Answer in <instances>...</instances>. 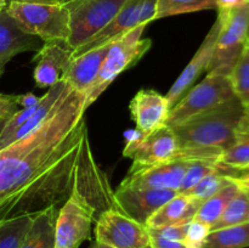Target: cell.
<instances>
[{
	"label": "cell",
	"instance_id": "1",
	"mask_svg": "<svg viewBox=\"0 0 249 248\" xmlns=\"http://www.w3.org/2000/svg\"><path fill=\"white\" fill-rule=\"evenodd\" d=\"M85 95L67 83L48 118L0 150V221L65 203L90 158Z\"/></svg>",
	"mask_w": 249,
	"mask_h": 248
},
{
	"label": "cell",
	"instance_id": "2",
	"mask_svg": "<svg viewBox=\"0 0 249 248\" xmlns=\"http://www.w3.org/2000/svg\"><path fill=\"white\" fill-rule=\"evenodd\" d=\"M243 113L245 107L235 97L172 128L179 141L174 160H207L219 164L220 156L235 142Z\"/></svg>",
	"mask_w": 249,
	"mask_h": 248
},
{
	"label": "cell",
	"instance_id": "3",
	"mask_svg": "<svg viewBox=\"0 0 249 248\" xmlns=\"http://www.w3.org/2000/svg\"><path fill=\"white\" fill-rule=\"evenodd\" d=\"M6 12L26 33L41 40H67L71 35L70 10L60 2H10Z\"/></svg>",
	"mask_w": 249,
	"mask_h": 248
},
{
	"label": "cell",
	"instance_id": "4",
	"mask_svg": "<svg viewBox=\"0 0 249 248\" xmlns=\"http://www.w3.org/2000/svg\"><path fill=\"white\" fill-rule=\"evenodd\" d=\"M145 27L146 26H138L112 41L111 48L102 63L99 75L85 97L87 108L99 99L100 95L111 85V83L122 72L136 65L142 58V56L150 50L152 45L151 39L141 38Z\"/></svg>",
	"mask_w": 249,
	"mask_h": 248
},
{
	"label": "cell",
	"instance_id": "5",
	"mask_svg": "<svg viewBox=\"0 0 249 248\" xmlns=\"http://www.w3.org/2000/svg\"><path fill=\"white\" fill-rule=\"evenodd\" d=\"M235 97L229 75L208 72L201 83L192 87L184 97L170 108L165 124L174 128L192 117L211 111Z\"/></svg>",
	"mask_w": 249,
	"mask_h": 248
},
{
	"label": "cell",
	"instance_id": "6",
	"mask_svg": "<svg viewBox=\"0 0 249 248\" xmlns=\"http://www.w3.org/2000/svg\"><path fill=\"white\" fill-rule=\"evenodd\" d=\"M220 31L208 72L230 74L248 38L249 4L236 9L219 10Z\"/></svg>",
	"mask_w": 249,
	"mask_h": 248
},
{
	"label": "cell",
	"instance_id": "7",
	"mask_svg": "<svg viewBox=\"0 0 249 248\" xmlns=\"http://www.w3.org/2000/svg\"><path fill=\"white\" fill-rule=\"evenodd\" d=\"M125 138L126 145L123 150V156L133 159L129 173L174 160L179 151L177 135L167 124L147 135H141L135 129L128 131Z\"/></svg>",
	"mask_w": 249,
	"mask_h": 248
},
{
	"label": "cell",
	"instance_id": "8",
	"mask_svg": "<svg viewBox=\"0 0 249 248\" xmlns=\"http://www.w3.org/2000/svg\"><path fill=\"white\" fill-rule=\"evenodd\" d=\"M94 204L88 199L79 186L75 187L56 218L53 248H79L88 240L94 220Z\"/></svg>",
	"mask_w": 249,
	"mask_h": 248
},
{
	"label": "cell",
	"instance_id": "9",
	"mask_svg": "<svg viewBox=\"0 0 249 248\" xmlns=\"http://www.w3.org/2000/svg\"><path fill=\"white\" fill-rule=\"evenodd\" d=\"M128 0H73L70 10L71 35L68 43L79 48L108 26Z\"/></svg>",
	"mask_w": 249,
	"mask_h": 248
},
{
	"label": "cell",
	"instance_id": "10",
	"mask_svg": "<svg viewBox=\"0 0 249 248\" xmlns=\"http://www.w3.org/2000/svg\"><path fill=\"white\" fill-rule=\"evenodd\" d=\"M95 242L112 248H147L150 247V232L146 225L116 207H111L97 218Z\"/></svg>",
	"mask_w": 249,
	"mask_h": 248
},
{
	"label": "cell",
	"instance_id": "11",
	"mask_svg": "<svg viewBox=\"0 0 249 248\" xmlns=\"http://www.w3.org/2000/svg\"><path fill=\"white\" fill-rule=\"evenodd\" d=\"M177 194L179 192L174 190L133 189L119 185L113 198L119 211L146 225L148 219Z\"/></svg>",
	"mask_w": 249,
	"mask_h": 248
},
{
	"label": "cell",
	"instance_id": "12",
	"mask_svg": "<svg viewBox=\"0 0 249 248\" xmlns=\"http://www.w3.org/2000/svg\"><path fill=\"white\" fill-rule=\"evenodd\" d=\"M74 49L67 40L45 41L36 51L34 60V80L39 88H50L63 80L68 65L72 60Z\"/></svg>",
	"mask_w": 249,
	"mask_h": 248
},
{
	"label": "cell",
	"instance_id": "13",
	"mask_svg": "<svg viewBox=\"0 0 249 248\" xmlns=\"http://www.w3.org/2000/svg\"><path fill=\"white\" fill-rule=\"evenodd\" d=\"M219 31H220V19L216 17V21L214 22L213 27L208 32L204 40L202 41L197 53H195V56L190 61L189 65L185 67V70L182 71L179 78L175 80V83L172 85L168 94L165 95L170 108L174 107L181 97H184V95L191 89L195 82L198 79L199 75L204 71H208L212 58H213L214 50H215Z\"/></svg>",
	"mask_w": 249,
	"mask_h": 248
},
{
	"label": "cell",
	"instance_id": "14",
	"mask_svg": "<svg viewBox=\"0 0 249 248\" xmlns=\"http://www.w3.org/2000/svg\"><path fill=\"white\" fill-rule=\"evenodd\" d=\"M189 160H170L146 169L128 173L121 186L133 189L174 190L179 192Z\"/></svg>",
	"mask_w": 249,
	"mask_h": 248
},
{
	"label": "cell",
	"instance_id": "15",
	"mask_svg": "<svg viewBox=\"0 0 249 248\" xmlns=\"http://www.w3.org/2000/svg\"><path fill=\"white\" fill-rule=\"evenodd\" d=\"M129 109L136 130L141 135H147L164 125L170 106L164 95L152 89H142L133 97Z\"/></svg>",
	"mask_w": 249,
	"mask_h": 248
},
{
	"label": "cell",
	"instance_id": "16",
	"mask_svg": "<svg viewBox=\"0 0 249 248\" xmlns=\"http://www.w3.org/2000/svg\"><path fill=\"white\" fill-rule=\"evenodd\" d=\"M143 1L145 0H128L118 12V15L114 17L113 21L108 26L105 27L101 32H99L96 35L92 36L90 40L75 49L72 57L82 55L91 49L112 43L116 38L128 33L129 31L136 28L138 26H146L142 22Z\"/></svg>",
	"mask_w": 249,
	"mask_h": 248
},
{
	"label": "cell",
	"instance_id": "17",
	"mask_svg": "<svg viewBox=\"0 0 249 248\" xmlns=\"http://www.w3.org/2000/svg\"><path fill=\"white\" fill-rule=\"evenodd\" d=\"M109 48L111 43L72 57L63 75V80H66L75 91L82 92L87 97L88 92L99 75Z\"/></svg>",
	"mask_w": 249,
	"mask_h": 248
},
{
	"label": "cell",
	"instance_id": "18",
	"mask_svg": "<svg viewBox=\"0 0 249 248\" xmlns=\"http://www.w3.org/2000/svg\"><path fill=\"white\" fill-rule=\"evenodd\" d=\"M44 41L26 33L6 12H0V78L6 63L16 55L26 51H39Z\"/></svg>",
	"mask_w": 249,
	"mask_h": 248
},
{
	"label": "cell",
	"instance_id": "19",
	"mask_svg": "<svg viewBox=\"0 0 249 248\" xmlns=\"http://www.w3.org/2000/svg\"><path fill=\"white\" fill-rule=\"evenodd\" d=\"M202 202L203 201L190 195L177 194L148 219L146 226L162 228V226L190 224L196 216Z\"/></svg>",
	"mask_w": 249,
	"mask_h": 248
},
{
	"label": "cell",
	"instance_id": "20",
	"mask_svg": "<svg viewBox=\"0 0 249 248\" xmlns=\"http://www.w3.org/2000/svg\"><path fill=\"white\" fill-rule=\"evenodd\" d=\"M58 207H50L36 214L28 232L18 248H53Z\"/></svg>",
	"mask_w": 249,
	"mask_h": 248
},
{
	"label": "cell",
	"instance_id": "21",
	"mask_svg": "<svg viewBox=\"0 0 249 248\" xmlns=\"http://www.w3.org/2000/svg\"><path fill=\"white\" fill-rule=\"evenodd\" d=\"M219 164L231 168L233 175L249 165V107H245V113L236 131L235 142L220 156Z\"/></svg>",
	"mask_w": 249,
	"mask_h": 248
},
{
	"label": "cell",
	"instance_id": "22",
	"mask_svg": "<svg viewBox=\"0 0 249 248\" xmlns=\"http://www.w3.org/2000/svg\"><path fill=\"white\" fill-rule=\"evenodd\" d=\"M240 189V185L232 179V181L226 185L225 187H223L220 191H218L213 196H211L209 198L204 199L202 202L194 220L202 221V223L211 226L212 229V226L221 216V214H223L224 209L226 208L229 202L233 198V196L237 194Z\"/></svg>",
	"mask_w": 249,
	"mask_h": 248
},
{
	"label": "cell",
	"instance_id": "23",
	"mask_svg": "<svg viewBox=\"0 0 249 248\" xmlns=\"http://www.w3.org/2000/svg\"><path fill=\"white\" fill-rule=\"evenodd\" d=\"M249 247V223L211 231L203 248Z\"/></svg>",
	"mask_w": 249,
	"mask_h": 248
},
{
	"label": "cell",
	"instance_id": "24",
	"mask_svg": "<svg viewBox=\"0 0 249 248\" xmlns=\"http://www.w3.org/2000/svg\"><path fill=\"white\" fill-rule=\"evenodd\" d=\"M246 223H249V195L241 187L229 202L218 221L212 226L211 231Z\"/></svg>",
	"mask_w": 249,
	"mask_h": 248
},
{
	"label": "cell",
	"instance_id": "25",
	"mask_svg": "<svg viewBox=\"0 0 249 248\" xmlns=\"http://www.w3.org/2000/svg\"><path fill=\"white\" fill-rule=\"evenodd\" d=\"M231 85L236 97L243 107H249V39L247 38L230 74Z\"/></svg>",
	"mask_w": 249,
	"mask_h": 248
},
{
	"label": "cell",
	"instance_id": "26",
	"mask_svg": "<svg viewBox=\"0 0 249 248\" xmlns=\"http://www.w3.org/2000/svg\"><path fill=\"white\" fill-rule=\"evenodd\" d=\"M33 218L34 215H21L0 221V248H18Z\"/></svg>",
	"mask_w": 249,
	"mask_h": 248
},
{
	"label": "cell",
	"instance_id": "27",
	"mask_svg": "<svg viewBox=\"0 0 249 248\" xmlns=\"http://www.w3.org/2000/svg\"><path fill=\"white\" fill-rule=\"evenodd\" d=\"M216 9L215 0H158L155 19Z\"/></svg>",
	"mask_w": 249,
	"mask_h": 248
},
{
	"label": "cell",
	"instance_id": "28",
	"mask_svg": "<svg viewBox=\"0 0 249 248\" xmlns=\"http://www.w3.org/2000/svg\"><path fill=\"white\" fill-rule=\"evenodd\" d=\"M232 181V177L230 175L225 174L223 170L219 169L216 172L212 173V174L207 175L206 177L201 180L198 184L195 185L190 191H187L185 195H190L192 197H196V198L204 201V199L209 198L211 196H213L214 194H216L218 191H220L223 187H225L226 185L230 184Z\"/></svg>",
	"mask_w": 249,
	"mask_h": 248
},
{
	"label": "cell",
	"instance_id": "29",
	"mask_svg": "<svg viewBox=\"0 0 249 248\" xmlns=\"http://www.w3.org/2000/svg\"><path fill=\"white\" fill-rule=\"evenodd\" d=\"M219 169L218 163L207 162V160H189L179 194H186L203 177Z\"/></svg>",
	"mask_w": 249,
	"mask_h": 248
},
{
	"label": "cell",
	"instance_id": "30",
	"mask_svg": "<svg viewBox=\"0 0 249 248\" xmlns=\"http://www.w3.org/2000/svg\"><path fill=\"white\" fill-rule=\"evenodd\" d=\"M211 233V226L198 220H192L187 225L184 243L187 248H203L207 237Z\"/></svg>",
	"mask_w": 249,
	"mask_h": 248
},
{
	"label": "cell",
	"instance_id": "31",
	"mask_svg": "<svg viewBox=\"0 0 249 248\" xmlns=\"http://www.w3.org/2000/svg\"><path fill=\"white\" fill-rule=\"evenodd\" d=\"M187 225L189 224H185V225L162 226V228H148V232H150V235L160 236V237L168 238V240L184 242V238L186 236Z\"/></svg>",
	"mask_w": 249,
	"mask_h": 248
},
{
	"label": "cell",
	"instance_id": "32",
	"mask_svg": "<svg viewBox=\"0 0 249 248\" xmlns=\"http://www.w3.org/2000/svg\"><path fill=\"white\" fill-rule=\"evenodd\" d=\"M16 111V95H6L0 92V122L6 121Z\"/></svg>",
	"mask_w": 249,
	"mask_h": 248
},
{
	"label": "cell",
	"instance_id": "33",
	"mask_svg": "<svg viewBox=\"0 0 249 248\" xmlns=\"http://www.w3.org/2000/svg\"><path fill=\"white\" fill-rule=\"evenodd\" d=\"M150 247L151 248H187L181 241L168 240L160 236L150 235Z\"/></svg>",
	"mask_w": 249,
	"mask_h": 248
},
{
	"label": "cell",
	"instance_id": "34",
	"mask_svg": "<svg viewBox=\"0 0 249 248\" xmlns=\"http://www.w3.org/2000/svg\"><path fill=\"white\" fill-rule=\"evenodd\" d=\"M40 97L36 96L33 92H27V94L16 95L17 106H21L22 108H29V107L36 106L39 102Z\"/></svg>",
	"mask_w": 249,
	"mask_h": 248
},
{
	"label": "cell",
	"instance_id": "35",
	"mask_svg": "<svg viewBox=\"0 0 249 248\" xmlns=\"http://www.w3.org/2000/svg\"><path fill=\"white\" fill-rule=\"evenodd\" d=\"M216 10H231L245 5L243 0H215Z\"/></svg>",
	"mask_w": 249,
	"mask_h": 248
},
{
	"label": "cell",
	"instance_id": "36",
	"mask_svg": "<svg viewBox=\"0 0 249 248\" xmlns=\"http://www.w3.org/2000/svg\"><path fill=\"white\" fill-rule=\"evenodd\" d=\"M232 177L241 187L249 190V172H238Z\"/></svg>",
	"mask_w": 249,
	"mask_h": 248
},
{
	"label": "cell",
	"instance_id": "37",
	"mask_svg": "<svg viewBox=\"0 0 249 248\" xmlns=\"http://www.w3.org/2000/svg\"><path fill=\"white\" fill-rule=\"evenodd\" d=\"M58 2V0H6V5L10 2Z\"/></svg>",
	"mask_w": 249,
	"mask_h": 248
},
{
	"label": "cell",
	"instance_id": "38",
	"mask_svg": "<svg viewBox=\"0 0 249 248\" xmlns=\"http://www.w3.org/2000/svg\"><path fill=\"white\" fill-rule=\"evenodd\" d=\"M90 248H112V247H108V246H106V245H101V243L95 242Z\"/></svg>",
	"mask_w": 249,
	"mask_h": 248
},
{
	"label": "cell",
	"instance_id": "39",
	"mask_svg": "<svg viewBox=\"0 0 249 248\" xmlns=\"http://www.w3.org/2000/svg\"><path fill=\"white\" fill-rule=\"evenodd\" d=\"M6 9V0H0V12Z\"/></svg>",
	"mask_w": 249,
	"mask_h": 248
},
{
	"label": "cell",
	"instance_id": "40",
	"mask_svg": "<svg viewBox=\"0 0 249 248\" xmlns=\"http://www.w3.org/2000/svg\"><path fill=\"white\" fill-rule=\"evenodd\" d=\"M71 1H73V0H58V2H60V4H63V5L68 4V2H71Z\"/></svg>",
	"mask_w": 249,
	"mask_h": 248
},
{
	"label": "cell",
	"instance_id": "41",
	"mask_svg": "<svg viewBox=\"0 0 249 248\" xmlns=\"http://www.w3.org/2000/svg\"><path fill=\"white\" fill-rule=\"evenodd\" d=\"M240 172H249V165L247 168H245V169H242V170H240ZM236 173H238V172H236ZM235 173V174H236Z\"/></svg>",
	"mask_w": 249,
	"mask_h": 248
},
{
	"label": "cell",
	"instance_id": "42",
	"mask_svg": "<svg viewBox=\"0 0 249 248\" xmlns=\"http://www.w3.org/2000/svg\"><path fill=\"white\" fill-rule=\"evenodd\" d=\"M243 2H245V4H249V0H243Z\"/></svg>",
	"mask_w": 249,
	"mask_h": 248
},
{
	"label": "cell",
	"instance_id": "43",
	"mask_svg": "<svg viewBox=\"0 0 249 248\" xmlns=\"http://www.w3.org/2000/svg\"><path fill=\"white\" fill-rule=\"evenodd\" d=\"M242 189H243V187H242ZM246 190V191H247V194L249 195V190H247V189H245Z\"/></svg>",
	"mask_w": 249,
	"mask_h": 248
},
{
	"label": "cell",
	"instance_id": "44",
	"mask_svg": "<svg viewBox=\"0 0 249 248\" xmlns=\"http://www.w3.org/2000/svg\"><path fill=\"white\" fill-rule=\"evenodd\" d=\"M248 39H249V31H248Z\"/></svg>",
	"mask_w": 249,
	"mask_h": 248
},
{
	"label": "cell",
	"instance_id": "45",
	"mask_svg": "<svg viewBox=\"0 0 249 248\" xmlns=\"http://www.w3.org/2000/svg\"><path fill=\"white\" fill-rule=\"evenodd\" d=\"M147 248H151V247H147Z\"/></svg>",
	"mask_w": 249,
	"mask_h": 248
}]
</instances>
